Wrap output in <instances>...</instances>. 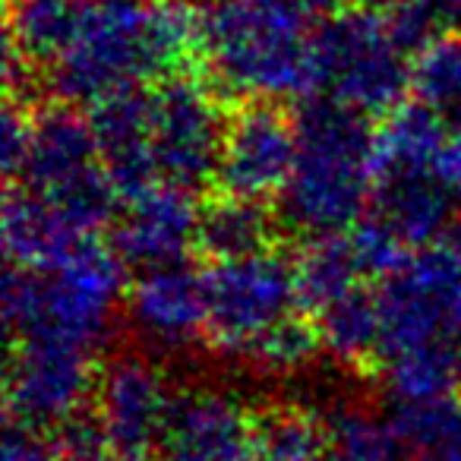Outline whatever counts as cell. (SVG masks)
<instances>
[{"label":"cell","instance_id":"36","mask_svg":"<svg viewBox=\"0 0 461 461\" xmlns=\"http://www.w3.org/2000/svg\"><path fill=\"white\" fill-rule=\"evenodd\" d=\"M436 10L442 14V20H446V26L458 29L461 32V0H429Z\"/></svg>","mask_w":461,"mask_h":461},{"label":"cell","instance_id":"28","mask_svg":"<svg viewBox=\"0 0 461 461\" xmlns=\"http://www.w3.org/2000/svg\"><path fill=\"white\" fill-rule=\"evenodd\" d=\"M322 351V339L316 320L301 313L285 316L282 322L269 326L266 332H259L257 339H250L240 348L234 357L250 364L259 373H294L303 370L316 354Z\"/></svg>","mask_w":461,"mask_h":461},{"label":"cell","instance_id":"16","mask_svg":"<svg viewBox=\"0 0 461 461\" xmlns=\"http://www.w3.org/2000/svg\"><path fill=\"white\" fill-rule=\"evenodd\" d=\"M98 167L102 158L89 114H79L77 104L58 98L32 111V146L20 177L23 186L41 196H54Z\"/></svg>","mask_w":461,"mask_h":461},{"label":"cell","instance_id":"22","mask_svg":"<svg viewBox=\"0 0 461 461\" xmlns=\"http://www.w3.org/2000/svg\"><path fill=\"white\" fill-rule=\"evenodd\" d=\"M448 136L442 117L423 102H402L376 123V174L379 171H433V158Z\"/></svg>","mask_w":461,"mask_h":461},{"label":"cell","instance_id":"7","mask_svg":"<svg viewBox=\"0 0 461 461\" xmlns=\"http://www.w3.org/2000/svg\"><path fill=\"white\" fill-rule=\"evenodd\" d=\"M228 117L221 95L193 73L152 86V152L161 184L212 190L221 165Z\"/></svg>","mask_w":461,"mask_h":461},{"label":"cell","instance_id":"2","mask_svg":"<svg viewBox=\"0 0 461 461\" xmlns=\"http://www.w3.org/2000/svg\"><path fill=\"white\" fill-rule=\"evenodd\" d=\"M297 165L276 199V218L301 240L348 234L376 184V123L370 114L307 95L297 104Z\"/></svg>","mask_w":461,"mask_h":461},{"label":"cell","instance_id":"6","mask_svg":"<svg viewBox=\"0 0 461 461\" xmlns=\"http://www.w3.org/2000/svg\"><path fill=\"white\" fill-rule=\"evenodd\" d=\"M379 360L423 348H448L461 329V266L448 247H420L379 282ZM376 360V364H379Z\"/></svg>","mask_w":461,"mask_h":461},{"label":"cell","instance_id":"24","mask_svg":"<svg viewBox=\"0 0 461 461\" xmlns=\"http://www.w3.org/2000/svg\"><path fill=\"white\" fill-rule=\"evenodd\" d=\"M294 269L301 307L310 313H320L322 307L366 282L348 234L307 240L303 250L294 257Z\"/></svg>","mask_w":461,"mask_h":461},{"label":"cell","instance_id":"23","mask_svg":"<svg viewBox=\"0 0 461 461\" xmlns=\"http://www.w3.org/2000/svg\"><path fill=\"white\" fill-rule=\"evenodd\" d=\"M86 0H10L7 39L35 67H51L70 48Z\"/></svg>","mask_w":461,"mask_h":461},{"label":"cell","instance_id":"8","mask_svg":"<svg viewBox=\"0 0 461 461\" xmlns=\"http://www.w3.org/2000/svg\"><path fill=\"white\" fill-rule=\"evenodd\" d=\"M205 303L209 339L234 357L250 339L297 313L301 294L294 259L269 250L250 259L212 263L205 269Z\"/></svg>","mask_w":461,"mask_h":461},{"label":"cell","instance_id":"17","mask_svg":"<svg viewBox=\"0 0 461 461\" xmlns=\"http://www.w3.org/2000/svg\"><path fill=\"white\" fill-rule=\"evenodd\" d=\"M455 196L429 167L379 171L373 184L370 215L402 240L408 250L433 247L455 224Z\"/></svg>","mask_w":461,"mask_h":461},{"label":"cell","instance_id":"31","mask_svg":"<svg viewBox=\"0 0 461 461\" xmlns=\"http://www.w3.org/2000/svg\"><path fill=\"white\" fill-rule=\"evenodd\" d=\"M64 461H114V448L108 442V433L102 427V417L92 404L79 408L64 423L51 429Z\"/></svg>","mask_w":461,"mask_h":461},{"label":"cell","instance_id":"32","mask_svg":"<svg viewBox=\"0 0 461 461\" xmlns=\"http://www.w3.org/2000/svg\"><path fill=\"white\" fill-rule=\"evenodd\" d=\"M29 146H32V108L7 98V108L0 117V161H4V174L10 184H20Z\"/></svg>","mask_w":461,"mask_h":461},{"label":"cell","instance_id":"40","mask_svg":"<svg viewBox=\"0 0 461 461\" xmlns=\"http://www.w3.org/2000/svg\"><path fill=\"white\" fill-rule=\"evenodd\" d=\"M114 461H152L149 455H133V458H114Z\"/></svg>","mask_w":461,"mask_h":461},{"label":"cell","instance_id":"21","mask_svg":"<svg viewBox=\"0 0 461 461\" xmlns=\"http://www.w3.org/2000/svg\"><path fill=\"white\" fill-rule=\"evenodd\" d=\"M320 329L322 348L345 366H373L379 360L383 348V310L379 294L366 285H357L354 291L341 294L320 313H313Z\"/></svg>","mask_w":461,"mask_h":461},{"label":"cell","instance_id":"30","mask_svg":"<svg viewBox=\"0 0 461 461\" xmlns=\"http://www.w3.org/2000/svg\"><path fill=\"white\" fill-rule=\"evenodd\" d=\"M385 32L395 41V48L404 58L414 60L417 54H423L436 39L446 35V20L429 0H404L402 7H395L392 14L383 16Z\"/></svg>","mask_w":461,"mask_h":461},{"label":"cell","instance_id":"25","mask_svg":"<svg viewBox=\"0 0 461 461\" xmlns=\"http://www.w3.org/2000/svg\"><path fill=\"white\" fill-rule=\"evenodd\" d=\"M326 423L294 402H272L253 411L257 461H322Z\"/></svg>","mask_w":461,"mask_h":461},{"label":"cell","instance_id":"18","mask_svg":"<svg viewBox=\"0 0 461 461\" xmlns=\"http://www.w3.org/2000/svg\"><path fill=\"white\" fill-rule=\"evenodd\" d=\"M89 240L95 238H86L51 199L23 184H10L4 199V250L10 266L39 272L58 269Z\"/></svg>","mask_w":461,"mask_h":461},{"label":"cell","instance_id":"27","mask_svg":"<svg viewBox=\"0 0 461 461\" xmlns=\"http://www.w3.org/2000/svg\"><path fill=\"white\" fill-rule=\"evenodd\" d=\"M411 92L442 117L448 133H461V32H446L411 60Z\"/></svg>","mask_w":461,"mask_h":461},{"label":"cell","instance_id":"39","mask_svg":"<svg viewBox=\"0 0 461 461\" xmlns=\"http://www.w3.org/2000/svg\"><path fill=\"white\" fill-rule=\"evenodd\" d=\"M452 357H455V373H458V385H461V329L452 341Z\"/></svg>","mask_w":461,"mask_h":461},{"label":"cell","instance_id":"19","mask_svg":"<svg viewBox=\"0 0 461 461\" xmlns=\"http://www.w3.org/2000/svg\"><path fill=\"white\" fill-rule=\"evenodd\" d=\"M278 228L282 224L266 203L218 193L199 205L196 250L212 263L250 259L276 250Z\"/></svg>","mask_w":461,"mask_h":461},{"label":"cell","instance_id":"15","mask_svg":"<svg viewBox=\"0 0 461 461\" xmlns=\"http://www.w3.org/2000/svg\"><path fill=\"white\" fill-rule=\"evenodd\" d=\"M98 158L121 203L161 184L152 152V86H133L89 104Z\"/></svg>","mask_w":461,"mask_h":461},{"label":"cell","instance_id":"11","mask_svg":"<svg viewBox=\"0 0 461 461\" xmlns=\"http://www.w3.org/2000/svg\"><path fill=\"white\" fill-rule=\"evenodd\" d=\"M161 366L142 354H117L98 366L92 408L114 448V458H133L158 448L174 404Z\"/></svg>","mask_w":461,"mask_h":461},{"label":"cell","instance_id":"3","mask_svg":"<svg viewBox=\"0 0 461 461\" xmlns=\"http://www.w3.org/2000/svg\"><path fill=\"white\" fill-rule=\"evenodd\" d=\"M121 301H127V263L111 244L89 240L58 269L7 266L4 329L10 345L58 341L95 354L114 326Z\"/></svg>","mask_w":461,"mask_h":461},{"label":"cell","instance_id":"10","mask_svg":"<svg viewBox=\"0 0 461 461\" xmlns=\"http://www.w3.org/2000/svg\"><path fill=\"white\" fill-rule=\"evenodd\" d=\"M98 370L92 354L58 341H20L10 345L4 402L7 420L54 429L79 408L92 404Z\"/></svg>","mask_w":461,"mask_h":461},{"label":"cell","instance_id":"29","mask_svg":"<svg viewBox=\"0 0 461 461\" xmlns=\"http://www.w3.org/2000/svg\"><path fill=\"white\" fill-rule=\"evenodd\" d=\"M376 370L383 373L389 398H398V402L436 398L455 392V385H458L455 357L448 348H423V351L395 354V357L379 360Z\"/></svg>","mask_w":461,"mask_h":461},{"label":"cell","instance_id":"20","mask_svg":"<svg viewBox=\"0 0 461 461\" xmlns=\"http://www.w3.org/2000/svg\"><path fill=\"white\" fill-rule=\"evenodd\" d=\"M385 417L408 461H461V395L446 392L420 402L389 398Z\"/></svg>","mask_w":461,"mask_h":461},{"label":"cell","instance_id":"33","mask_svg":"<svg viewBox=\"0 0 461 461\" xmlns=\"http://www.w3.org/2000/svg\"><path fill=\"white\" fill-rule=\"evenodd\" d=\"M0 461H64V455H60L51 429H39V427L7 420L4 458Z\"/></svg>","mask_w":461,"mask_h":461},{"label":"cell","instance_id":"37","mask_svg":"<svg viewBox=\"0 0 461 461\" xmlns=\"http://www.w3.org/2000/svg\"><path fill=\"white\" fill-rule=\"evenodd\" d=\"M402 4H404V0H357V7L370 10V14H376V16L392 14V10L402 7Z\"/></svg>","mask_w":461,"mask_h":461},{"label":"cell","instance_id":"38","mask_svg":"<svg viewBox=\"0 0 461 461\" xmlns=\"http://www.w3.org/2000/svg\"><path fill=\"white\" fill-rule=\"evenodd\" d=\"M446 247L452 250V257L458 259V266H461V218H455V224L448 228V234H446Z\"/></svg>","mask_w":461,"mask_h":461},{"label":"cell","instance_id":"4","mask_svg":"<svg viewBox=\"0 0 461 461\" xmlns=\"http://www.w3.org/2000/svg\"><path fill=\"white\" fill-rule=\"evenodd\" d=\"M203 60L218 95H310V32L297 0H205Z\"/></svg>","mask_w":461,"mask_h":461},{"label":"cell","instance_id":"34","mask_svg":"<svg viewBox=\"0 0 461 461\" xmlns=\"http://www.w3.org/2000/svg\"><path fill=\"white\" fill-rule=\"evenodd\" d=\"M433 174L455 199H461V133H448L442 140L433 158Z\"/></svg>","mask_w":461,"mask_h":461},{"label":"cell","instance_id":"14","mask_svg":"<svg viewBox=\"0 0 461 461\" xmlns=\"http://www.w3.org/2000/svg\"><path fill=\"white\" fill-rule=\"evenodd\" d=\"M127 316L140 339L158 351H184L209 335L205 272L186 263L142 272L127 291Z\"/></svg>","mask_w":461,"mask_h":461},{"label":"cell","instance_id":"13","mask_svg":"<svg viewBox=\"0 0 461 461\" xmlns=\"http://www.w3.org/2000/svg\"><path fill=\"white\" fill-rule=\"evenodd\" d=\"M161 461H257L253 411L224 389H184L174 395Z\"/></svg>","mask_w":461,"mask_h":461},{"label":"cell","instance_id":"5","mask_svg":"<svg viewBox=\"0 0 461 461\" xmlns=\"http://www.w3.org/2000/svg\"><path fill=\"white\" fill-rule=\"evenodd\" d=\"M411 92V58L385 32L383 16L351 7L310 32V95H329L385 117Z\"/></svg>","mask_w":461,"mask_h":461},{"label":"cell","instance_id":"12","mask_svg":"<svg viewBox=\"0 0 461 461\" xmlns=\"http://www.w3.org/2000/svg\"><path fill=\"white\" fill-rule=\"evenodd\" d=\"M196 230L199 205L193 193L171 184H155L121 205L108 244L127 263V269L152 272L161 266L186 263L190 250H196Z\"/></svg>","mask_w":461,"mask_h":461},{"label":"cell","instance_id":"1","mask_svg":"<svg viewBox=\"0 0 461 461\" xmlns=\"http://www.w3.org/2000/svg\"><path fill=\"white\" fill-rule=\"evenodd\" d=\"M203 58V14L186 0H86L70 48L48 67L58 102L95 104L186 73Z\"/></svg>","mask_w":461,"mask_h":461},{"label":"cell","instance_id":"35","mask_svg":"<svg viewBox=\"0 0 461 461\" xmlns=\"http://www.w3.org/2000/svg\"><path fill=\"white\" fill-rule=\"evenodd\" d=\"M301 10L307 16H320V20H329V16H339L345 10L357 7V0H297Z\"/></svg>","mask_w":461,"mask_h":461},{"label":"cell","instance_id":"26","mask_svg":"<svg viewBox=\"0 0 461 461\" xmlns=\"http://www.w3.org/2000/svg\"><path fill=\"white\" fill-rule=\"evenodd\" d=\"M326 452L322 461H408L389 417H379L360 404H339L326 417Z\"/></svg>","mask_w":461,"mask_h":461},{"label":"cell","instance_id":"9","mask_svg":"<svg viewBox=\"0 0 461 461\" xmlns=\"http://www.w3.org/2000/svg\"><path fill=\"white\" fill-rule=\"evenodd\" d=\"M297 165V123L269 98L240 102L228 117L215 190L269 203L288 186Z\"/></svg>","mask_w":461,"mask_h":461}]
</instances>
